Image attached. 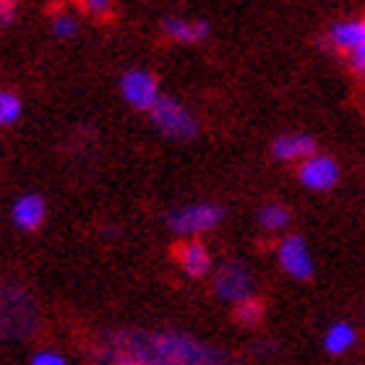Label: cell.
Here are the masks:
<instances>
[{"label": "cell", "mask_w": 365, "mask_h": 365, "mask_svg": "<svg viewBox=\"0 0 365 365\" xmlns=\"http://www.w3.org/2000/svg\"><path fill=\"white\" fill-rule=\"evenodd\" d=\"M297 175H300V182H303L305 188L329 190V188H334L336 180H339V165H336L329 154L316 152L313 157H308L305 162H300Z\"/></svg>", "instance_id": "52a82bcc"}, {"label": "cell", "mask_w": 365, "mask_h": 365, "mask_svg": "<svg viewBox=\"0 0 365 365\" xmlns=\"http://www.w3.org/2000/svg\"><path fill=\"white\" fill-rule=\"evenodd\" d=\"M259 225L267 230V232H279V230H284L289 225V212L284 209V206H279V204L261 206Z\"/></svg>", "instance_id": "9a60e30c"}, {"label": "cell", "mask_w": 365, "mask_h": 365, "mask_svg": "<svg viewBox=\"0 0 365 365\" xmlns=\"http://www.w3.org/2000/svg\"><path fill=\"white\" fill-rule=\"evenodd\" d=\"M78 19L68 11H61V14L53 16V34L58 39H73L78 34Z\"/></svg>", "instance_id": "e0dca14e"}, {"label": "cell", "mask_w": 365, "mask_h": 365, "mask_svg": "<svg viewBox=\"0 0 365 365\" xmlns=\"http://www.w3.org/2000/svg\"><path fill=\"white\" fill-rule=\"evenodd\" d=\"M253 279L251 272L243 264H225L214 277V292L225 303H240L245 297H251Z\"/></svg>", "instance_id": "5b68a950"}, {"label": "cell", "mask_w": 365, "mask_h": 365, "mask_svg": "<svg viewBox=\"0 0 365 365\" xmlns=\"http://www.w3.org/2000/svg\"><path fill=\"white\" fill-rule=\"evenodd\" d=\"M350 63H352V68L358 71L360 76L365 78V45L358 47V50H352V53H350Z\"/></svg>", "instance_id": "44dd1931"}, {"label": "cell", "mask_w": 365, "mask_h": 365, "mask_svg": "<svg viewBox=\"0 0 365 365\" xmlns=\"http://www.w3.org/2000/svg\"><path fill=\"white\" fill-rule=\"evenodd\" d=\"M264 319V303L259 297H245L235 305V321L243 324V327H256L259 321Z\"/></svg>", "instance_id": "2e32d148"}, {"label": "cell", "mask_w": 365, "mask_h": 365, "mask_svg": "<svg viewBox=\"0 0 365 365\" xmlns=\"http://www.w3.org/2000/svg\"><path fill=\"white\" fill-rule=\"evenodd\" d=\"M329 42L342 50L352 53L365 45V19H350V21H336L329 26Z\"/></svg>", "instance_id": "7c38bea8"}, {"label": "cell", "mask_w": 365, "mask_h": 365, "mask_svg": "<svg viewBox=\"0 0 365 365\" xmlns=\"http://www.w3.org/2000/svg\"><path fill=\"white\" fill-rule=\"evenodd\" d=\"M225 220V209L217 204H188L180 206L168 217V227L175 232L178 237H196L204 235L209 230H214Z\"/></svg>", "instance_id": "3957f363"}, {"label": "cell", "mask_w": 365, "mask_h": 365, "mask_svg": "<svg viewBox=\"0 0 365 365\" xmlns=\"http://www.w3.org/2000/svg\"><path fill=\"white\" fill-rule=\"evenodd\" d=\"M24 99L14 89H0V128H11L21 120Z\"/></svg>", "instance_id": "5bb4252c"}, {"label": "cell", "mask_w": 365, "mask_h": 365, "mask_svg": "<svg viewBox=\"0 0 365 365\" xmlns=\"http://www.w3.org/2000/svg\"><path fill=\"white\" fill-rule=\"evenodd\" d=\"M47 220V201L39 193H21L11 206V222L21 232H37Z\"/></svg>", "instance_id": "ba28073f"}, {"label": "cell", "mask_w": 365, "mask_h": 365, "mask_svg": "<svg viewBox=\"0 0 365 365\" xmlns=\"http://www.w3.org/2000/svg\"><path fill=\"white\" fill-rule=\"evenodd\" d=\"M162 31L178 45H196L209 37V24L204 19H182V16H170L162 21Z\"/></svg>", "instance_id": "30bf717a"}, {"label": "cell", "mask_w": 365, "mask_h": 365, "mask_svg": "<svg viewBox=\"0 0 365 365\" xmlns=\"http://www.w3.org/2000/svg\"><path fill=\"white\" fill-rule=\"evenodd\" d=\"M178 267L188 274L190 279H204L212 272V253L201 240H185L175 248Z\"/></svg>", "instance_id": "9c48e42d"}, {"label": "cell", "mask_w": 365, "mask_h": 365, "mask_svg": "<svg viewBox=\"0 0 365 365\" xmlns=\"http://www.w3.org/2000/svg\"><path fill=\"white\" fill-rule=\"evenodd\" d=\"M272 152L282 162H305L316 154V141L303 133H284L272 144Z\"/></svg>", "instance_id": "8fae6325"}, {"label": "cell", "mask_w": 365, "mask_h": 365, "mask_svg": "<svg viewBox=\"0 0 365 365\" xmlns=\"http://www.w3.org/2000/svg\"><path fill=\"white\" fill-rule=\"evenodd\" d=\"M16 16H19V6L14 0H0V26L8 29L16 24Z\"/></svg>", "instance_id": "d6986e66"}, {"label": "cell", "mask_w": 365, "mask_h": 365, "mask_svg": "<svg viewBox=\"0 0 365 365\" xmlns=\"http://www.w3.org/2000/svg\"><path fill=\"white\" fill-rule=\"evenodd\" d=\"M279 267L282 272H287L292 279H311L313 277V259L311 253H308V245L300 235H287L284 240L279 243Z\"/></svg>", "instance_id": "8992f818"}, {"label": "cell", "mask_w": 365, "mask_h": 365, "mask_svg": "<svg viewBox=\"0 0 365 365\" xmlns=\"http://www.w3.org/2000/svg\"><path fill=\"white\" fill-rule=\"evenodd\" d=\"M81 8H84L89 16H110L113 14V3H110V0H86V3H81Z\"/></svg>", "instance_id": "ffe728a7"}, {"label": "cell", "mask_w": 365, "mask_h": 365, "mask_svg": "<svg viewBox=\"0 0 365 365\" xmlns=\"http://www.w3.org/2000/svg\"><path fill=\"white\" fill-rule=\"evenodd\" d=\"M99 365H225L217 347L182 331L118 329L94 347Z\"/></svg>", "instance_id": "6da1fadb"}, {"label": "cell", "mask_w": 365, "mask_h": 365, "mask_svg": "<svg viewBox=\"0 0 365 365\" xmlns=\"http://www.w3.org/2000/svg\"><path fill=\"white\" fill-rule=\"evenodd\" d=\"M355 339H358L355 327L347 324V321H336V324H331L327 329V334H324V350L329 355H344L347 350L355 347Z\"/></svg>", "instance_id": "4fadbf2b"}, {"label": "cell", "mask_w": 365, "mask_h": 365, "mask_svg": "<svg viewBox=\"0 0 365 365\" xmlns=\"http://www.w3.org/2000/svg\"><path fill=\"white\" fill-rule=\"evenodd\" d=\"M149 120H152V125L160 130L162 136L173 138V141H190V138H196V133H198L196 115L190 113L182 102H178L175 97H165V94H162L160 102L152 107Z\"/></svg>", "instance_id": "7a4b0ae2"}, {"label": "cell", "mask_w": 365, "mask_h": 365, "mask_svg": "<svg viewBox=\"0 0 365 365\" xmlns=\"http://www.w3.org/2000/svg\"><path fill=\"white\" fill-rule=\"evenodd\" d=\"M120 97L125 105H130L138 113H152V107L160 102L162 91L160 81L149 68H128L123 71L120 81H118Z\"/></svg>", "instance_id": "277c9868"}, {"label": "cell", "mask_w": 365, "mask_h": 365, "mask_svg": "<svg viewBox=\"0 0 365 365\" xmlns=\"http://www.w3.org/2000/svg\"><path fill=\"white\" fill-rule=\"evenodd\" d=\"M29 365H71L68 363V358L63 355V352H58V350H37L34 355H31V360H29Z\"/></svg>", "instance_id": "ac0fdd59"}]
</instances>
